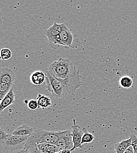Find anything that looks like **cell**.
<instances>
[{
  "mask_svg": "<svg viewBox=\"0 0 137 153\" xmlns=\"http://www.w3.org/2000/svg\"><path fill=\"white\" fill-rule=\"evenodd\" d=\"M66 27L65 23L58 24L56 22H54L53 25L50 27L46 31L45 36H58L60 35V33L63 31V30Z\"/></svg>",
  "mask_w": 137,
  "mask_h": 153,
  "instance_id": "8fae6325",
  "label": "cell"
},
{
  "mask_svg": "<svg viewBox=\"0 0 137 153\" xmlns=\"http://www.w3.org/2000/svg\"><path fill=\"white\" fill-rule=\"evenodd\" d=\"M37 101L39 108L43 109L47 108L52 105V100L49 97L40 94L38 95Z\"/></svg>",
  "mask_w": 137,
  "mask_h": 153,
  "instance_id": "9a60e30c",
  "label": "cell"
},
{
  "mask_svg": "<svg viewBox=\"0 0 137 153\" xmlns=\"http://www.w3.org/2000/svg\"><path fill=\"white\" fill-rule=\"evenodd\" d=\"M124 153H134V151H133V149L132 146H130V147H128L126 151Z\"/></svg>",
  "mask_w": 137,
  "mask_h": 153,
  "instance_id": "d4e9b609",
  "label": "cell"
},
{
  "mask_svg": "<svg viewBox=\"0 0 137 153\" xmlns=\"http://www.w3.org/2000/svg\"><path fill=\"white\" fill-rule=\"evenodd\" d=\"M1 56H0V60H1Z\"/></svg>",
  "mask_w": 137,
  "mask_h": 153,
  "instance_id": "f546056e",
  "label": "cell"
},
{
  "mask_svg": "<svg viewBox=\"0 0 137 153\" xmlns=\"http://www.w3.org/2000/svg\"><path fill=\"white\" fill-rule=\"evenodd\" d=\"M15 102V94L13 88H12L10 92L3 98L0 103V114L10 105Z\"/></svg>",
  "mask_w": 137,
  "mask_h": 153,
  "instance_id": "9c48e42d",
  "label": "cell"
},
{
  "mask_svg": "<svg viewBox=\"0 0 137 153\" xmlns=\"http://www.w3.org/2000/svg\"><path fill=\"white\" fill-rule=\"evenodd\" d=\"M14 81L15 74L11 69L7 67L0 68V82L12 86Z\"/></svg>",
  "mask_w": 137,
  "mask_h": 153,
  "instance_id": "52a82bcc",
  "label": "cell"
},
{
  "mask_svg": "<svg viewBox=\"0 0 137 153\" xmlns=\"http://www.w3.org/2000/svg\"><path fill=\"white\" fill-rule=\"evenodd\" d=\"M46 37L48 39L49 42V45L50 46L55 49H57L59 47L63 46V44H62L60 38V35L58 36H46Z\"/></svg>",
  "mask_w": 137,
  "mask_h": 153,
  "instance_id": "2e32d148",
  "label": "cell"
},
{
  "mask_svg": "<svg viewBox=\"0 0 137 153\" xmlns=\"http://www.w3.org/2000/svg\"><path fill=\"white\" fill-rule=\"evenodd\" d=\"M60 40L64 47L67 48H72L73 42V35L70 30L66 26L60 34Z\"/></svg>",
  "mask_w": 137,
  "mask_h": 153,
  "instance_id": "ba28073f",
  "label": "cell"
},
{
  "mask_svg": "<svg viewBox=\"0 0 137 153\" xmlns=\"http://www.w3.org/2000/svg\"><path fill=\"white\" fill-rule=\"evenodd\" d=\"M39 151L42 153H57L60 152L59 149L55 144L42 143L38 146Z\"/></svg>",
  "mask_w": 137,
  "mask_h": 153,
  "instance_id": "5bb4252c",
  "label": "cell"
},
{
  "mask_svg": "<svg viewBox=\"0 0 137 153\" xmlns=\"http://www.w3.org/2000/svg\"><path fill=\"white\" fill-rule=\"evenodd\" d=\"M12 52L11 50L7 48H4L0 51V56L1 59L5 61L10 59L12 57Z\"/></svg>",
  "mask_w": 137,
  "mask_h": 153,
  "instance_id": "ffe728a7",
  "label": "cell"
},
{
  "mask_svg": "<svg viewBox=\"0 0 137 153\" xmlns=\"http://www.w3.org/2000/svg\"><path fill=\"white\" fill-rule=\"evenodd\" d=\"M83 130L84 134L83 135V137L81 138V144L83 145V144H88L93 142L95 140L94 135L89 133L85 127L83 128Z\"/></svg>",
  "mask_w": 137,
  "mask_h": 153,
  "instance_id": "ac0fdd59",
  "label": "cell"
},
{
  "mask_svg": "<svg viewBox=\"0 0 137 153\" xmlns=\"http://www.w3.org/2000/svg\"><path fill=\"white\" fill-rule=\"evenodd\" d=\"M31 153H41L38 149V146H34V147H32L31 148H29V149H28Z\"/></svg>",
  "mask_w": 137,
  "mask_h": 153,
  "instance_id": "cb8c5ba5",
  "label": "cell"
},
{
  "mask_svg": "<svg viewBox=\"0 0 137 153\" xmlns=\"http://www.w3.org/2000/svg\"><path fill=\"white\" fill-rule=\"evenodd\" d=\"M130 137L132 139L131 146L133 147L134 153H137V137L135 135H132Z\"/></svg>",
  "mask_w": 137,
  "mask_h": 153,
  "instance_id": "603a6c76",
  "label": "cell"
},
{
  "mask_svg": "<svg viewBox=\"0 0 137 153\" xmlns=\"http://www.w3.org/2000/svg\"><path fill=\"white\" fill-rule=\"evenodd\" d=\"M17 153H31L28 150H25V149H22L21 150V151H20L19 152H18Z\"/></svg>",
  "mask_w": 137,
  "mask_h": 153,
  "instance_id": "4316f807",
  "label": "cell"
},
{
  "mask_svg": "<svg viewBox=\"0 0 137 153\" xmlns=\"http://www.w3.org/2000/svg\"><path fill=\"white\" fill-rule=\"evenodd\" d=\"M27 105H28V108L32 110H35L37 109L38 108H39L38 104V101H37V100H36L35 99H31V100H29Z\"/></svg>",
  "mask_w": 137,
  "mask_h": 153,
  "instance_id": "7402d4cb",
  "label": "cell"
},
{
  "mask_svg": "<svg viewBox=\"0 0 137 153\" xmlns=\"http://www.w3.org/2000/svg\"><path fill=\"white\" fill-rule=\"evenodd\" d=\"M73 124L72 126V135L73 138V147L71 150L72 152H73L77 149H82V145L81 144V138L83 135L84 134L83 129L81 130L80 127L77 125L76 123V120L73 119Z\"/></svg>",
  "mask_w": 137,
  "mask_h": 153,
  "instance_id": "8992f818",
  "label": "cell"
},
{
  "mask_svg": "<svg viewBox=\"0 0 137 153\" xmlns=\"http://www.w3.org/2000/svg\"></svg>",
  "mask_w": 137,
  "mask_h": 153,
  "instance_id": "1f68e13d",
  "label": "cell"
},
{
  "mask_svg": "<svg viewBox=\"0 0 137 153\" xmlns=\"http://www.w3.org/2000/svg\"><path fill=\"white\" fill-rule=\"evenodd\" d=\"M46 80V74L40 70L35 71L30 76L31 82L35 85H40Z\"/></svg>",
  "mask_w": 137,
  "mask_h": 153,
  "instance_id": "30bf717a",
  "label": "cell"
},
{
  "mask_svg": "<svg viewBox=\"0 0 137 153\" xmlns=\"http://www.w3.org/2000/svg\"><path fill=\"white\" fill-rule=\"evenodd\" d=\"M12 88V86L0 82V100L2 101L3 98L10 92Z\"/></svg>",
  "mask_w": 137,
  "mask_h": 153,
  "instance_id": "d6986e66",
  "label": "cell"
},
{
  "mask_svg": "<svg viewBox=\"0 0 137 153\" xmlns=\"http://www.w3.org/2000/svg\"><path fill=\"white\" fill-rule=\"evenodd\" d=\"M1 100H0V103H1Z\"/></svg>",
  "mask_w": 137,
  "mask_h": 153,
  "instance_id": "f1b7e54d",
  "label": "cell"
},
{
  "mask_svg": "<svg viewBox=\"0 0 137 153\" xmlns=\"http://www.w3.org/2000/svg\"><path fill=\"white\" fill-rule=\"evenodd\" d=\"M61 135V131H49L43 130H34V133L28 138L23 148L28 150L40 144L49 143L56 144Z\"/></svg>",
  "mask_w": 137,
  "mask_h": 153,
  "instance_id": "7a4b0ae2",
  "label": "cell"
},
{
  "mask_svg": "<svg viewBox=\"0 0 137 153\" xmlns=\"http://www.w3.org/2000/svg\"><path fill=\"white\" fill-rule=\"evenodd\" d=\"M10 134H8L6 133V131L0 128V144L3 145L5 141V140L7 139V138L10 136Z\"/></svg>",
  "mask_w": 137,
  "mask_h": 153,
  "instance_id": "44dd1931",
  "label": "cell"
},
{
  "mask_svg": "<svg viewBox=\"0 0 137 153\" xmlns=\"http://www.w3.org/2000/svg\"><path fill=\"white\" fill-rule=\"evenodd\" d=\"M60 153V152H58V153Z\"/></svg>",
  "mask_w": 137,
  "mask_h": 153,
  "instance_id": "4dcf8cb0",
  "label": "cell"
},
{
  "mask_svg": "<svg viewBox=\"0 0 137 153\" xmlns=\"http://www.w3.org/2000/svg\"><path fill=\"white\" fill-rule=\"evenodd\" d=\"M29 136L21 137L10 134L3 144L6 151L14 152L17 150L23 149L26 142Z\"/></svg>",
  "mask_w": 137,
  "mask_h": 153,
  "instance_id": "277c9868",
  "label": "cell"
},
{
  "mask_svg": "<svg viewBox=\"0 0 137 153\" xmlns=\"http://www.w3.org/2000/svg\"><path fill=\"white\" fill-rule=\"evenodd\" d=\"M46 90L52 96L58 100H62L67 96L73 94L70 88L59 79L55 78L48 71L46 74Z\"/></svg>",
  "mask_w": 137,
  "mask_h": 153,
  "instance_id": "3957f363",
  "label": "cell"
},
{
  "mask_svg": "<svg viewBox=\"0 0 137 153\" xmlns=\"http://www.w3.org/2000/svg\"><path fill=\"white\" fill-rule=\"evenodd\" d=\"M61 153H72V152H71L70 150H64L62 152H60Z\"/></svg>",
  "mask_w": 137,
  "mask_h": 153,
  "instance_id": "83f0119b",
  "label": "cell"
},
{
  "mask_svg": "<svg viewBox=\"0 0 137 153\" xmlns=\"http://www.w3.org/2000/svg\"><path fill=\"white\" fill-rule=\"evenodd\" d=\"M48 71L68 86L73 94L83 84L80 71L69 59L59 58L49 65Z\"/></svg>",
  "mask_w": 137,
  "mask_h": 153,
  "instance_id": "6da1fadb",
  "label": "cell"
},
{
  "mask_svg": "<svg viewBox=\"0 0 137 153\" xmlns=\"http://www.w3.org/2000/svg\"><path fill=\"white\" fill-rule=\"evenodd\" d=\"M34 131L33 128L28 125H22L15 129L12 134L17 136H30Z\"/></svg>",
  "mask_w": 137,
  "mask_h": 153,
  "instance_id": "7c38bea8",
  "label": "cell"
},
{
  "mask_svg": "<svg viewBox=\"0 0 137 153\" xmlns=\"http://www.w3.org/2000/svg\"><path fill=\"white\" fill-rule=\"evenodd\" d=\"M55 145L58 147L60 152L64 150H71L73 147L72 131L70 130L61 131L60 137Z\"/></svg>",
  "mask_w": 137,
  "mask_h": 153,
  "instance_id": "5b68a950",
  "label": "cell"
},
{
  "mask_svg": "<svg viewBox=\"0 0 137 153\" xmlns=\"http://www.w3.org/2000/svg\"><path fill=\"white\" fill-rule=\"evenodd\" d=\"M119 84L121 87L125 89L130 88L133 86V80L130 76H122L119 80Z\"/></svg>",
  "mask_w": 137,
  "mask_h": 153,
  "instance_id": "e0dca14e",
  "label": "cell"
},
{
  "mask_svg": "<svg viewBox=\"0 0 137 153\" xmlns=\"http://www.w3.org/2000/svg\"><path fill=\"white\" fill-rule=\"evenodd\" d=\"M132 139L131 137L129 138L126 140H124L121 141L120 142H118L114 145V150L116 153H124L126 150L131 146Z\"/></svg>",
  "mask_w": 137,
  "mask_h": 153,
  "instance_id": "4fadbf2b",
  "label": "cell"
},
{
  "mask_svg": "<svg viewBox=\"0 0 137 153\" xmlns=\"http://www.w3.org/2000/svg\"><path fill=\"white\" fill-rule=\"evenodd\" d=\"M3 25V20H2V14L0 11V30L2 28Z\"/></svg>",
  "mask_w": 137,
  "mask_h": 153,
  "instance_id": "484cf974",
  "label": "cell"
}]
</instances>
